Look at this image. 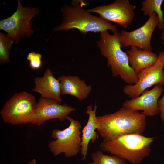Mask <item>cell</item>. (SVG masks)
Segmentation results:
<instances>
[{"mask_svg":"<svg viewBox=\"0 0 164 164\" xmlns=\"http://www.w3.org/2000/svg\"><path fill=\"white\" fill-rule=\"evenodd\" d=\"M97 130L103 141H109L122 135H142L146 126V116L122 107L112 114L97 116Z\"/></svg>","mask_w":164,"mask_h":164,"instance_id":"1","label":"cell"},{"mask_svg":"<svg viewBox=\"0 0 164 164\" xmlns=\"http://www.w3.org/2000/svg\"><path fill=\"white\" fill-rule=\"evenodd\" d=\"M84 1H74L71 5L62 8V22L54 28L53 31L68 30L76 29L82 34H86L89 32H100L110 30L114 33H117L116 26L100 17L92 15L87 10L84 9L85 5Z\"/></svg>","mask_w":164,"mask_h":164,"instance_id":"2","label":"cell"},{"mask_svg":"<svg viewBox=\"0 0 164 164\" xmlns=\"http://www.w3.org/2000/svg\"><path fill=\"white\" fill-rule=\"evenodd\" d=\"M120 35L118 32L111 35L108 31L101 32L96 43L101 55L107 59L113 76H119L125 82L133 85L138 82V77L129 64L127 54L121 49Z\"/></svg>","mask_w":164,"mask_h":164,"instance_id":"3","label":"cell"},{"mask_svg":"<svg viewBox=\"0 0 164 164\" xmlns=\"http://www.w3.org/2000/svg\"><path fill=\"white\" fill-rule=\"evenodd\" d=\"M155 138L138 134L122 135L110 141H103L100 146L103 151L117 155L132 164H139L150 155V145Z\"/></svg>","mask_w":164,"mask_h":164,"instance_id":"4","label":"cell"},{"mask_svg":"<svg viewBox=\"0 0 164 164\" xmlns=\"http://www.w3.org/2000/svg\"><path fill=\"white\" fill-rule=\"evenodd\" d=\"M37 103L35 97L26 91L15 94L0 111L5 122L13 125L33 124Z\"/></svg>","mask_w":164,"mask_h":164,"instance_id":"5","label":"cell"},{"mask_svg":"<svg viewBox=\"0 0 164 164\" xmlns=\"http://www.w3.org/2000/svg\"><path fill=\"white\" fill-rule=\"evenodd\" d=\"M69 126L63 130L54 129L51 137L55 140L50 141L48 146L55 156L62 153L67 158L77 156L80 151L82 125L80 121L68 116Z\"/></svg>","mask_w":164,"mask_h":164,"instance_id":"6","label":"cell"},{"mask_svg":"<svg viewBox=\"0 0 164 164\" xmlns=\"http://www.w3.org/2000/svg\"><path fill=\"white\" fill-rule=\"evenodd\" d=\"M16 11L10 16L0 21V29L5 31L15 43L24 37H30L33 34L31 29V19L39 12L36 8L24 7L18 0Z\"/></svg>","mask_w":164,"mask_h":164,"instance_id":"7","label":"cell"},{"mask_svg":"<svg viewBox=\"0 0 164 164\" xmlns=\"http://www.w3.org/2000/svg\"><path fill=\"white\" fill-rule=\"evenodd\" d=\"M158 56L157 61L153 65L137 74L138 80L135 84L124 86L122 91L125 95L134 98L154 85H164V51L159 52Z\"/></svg>","mask_w":164,"mask_h":164,"instance_id":"8","label":"cell"},{"mask_svg":"<svg viewBox=\"0 0 164 164\" xmlns=\"http://www.w3.org/2000/svg\"><path fill=\"white\" fill-rule=\"evenodd\" d=\"M136 6L128 0H116L107 5L87 9L89 12L98 14L100 17L108 22H114L124 28L131 24L135 16Z\"/></svg>","mask_w":164,"mask_h":164,"instance_id":"9","label":"cell"},{"mask_svg":"<svg viewBox=\"0 0 164 164\" xmlns=\"http://www.w3.org/2000/svg\"><path fill=\"white\" fill-rule=\"evenodd\" d=\"M158 22L157 14L154 12L141 27L130 32L121 30L119 36L121 47L130 46L132 48L152 51L151 38Z\"/></svg>","mask_w":164,"mask_h":164,"instance_id":"10","label":"cell"},{"mask_svg":"<svg viewBox=\"0 0 164 164\" xmlns=\"http://www.w3.org/2000/svg\"><path fill=\"white\" fill-rule=\"evenodd\" d=\"M76 110L75 108L67 105L62 104L53 99L42 97L37 103L33 124L39 126L52 119L63 121Z\"/></svg>","mask_w":164,"mask_h":164,"instance_id":"11","label":"cell"},{"mask_svg":"<svg viewBox=\"0 0 164 164\" xmlns=\"http://www.w3.org/2000/svg\"><path fill=\"white\" fill-rule=\"evenodd\" d=\"M164 91L163 86L156 85L150 90L145 91L139 97L126 100L122 106L141 112L145 116H154L160 113L158 106L159 98Z\"/></svg>","mask_w":164,"mask_h":164,"instance_id":"12","label":"cell"},{"mask_svg":"<svg viewBox=\"0 0 164 164\" xmlns=\"http://www.w3.org/2000/svg\"><path fill=\"white\" fill-rule=\"evenodd\" d=\"M34 81L33 91L39 93L42 97L53 99L61 103L63 102L60 81L53 76L50 69H47L43 77H35Z\"/></svg>","mask_w":164,"mask_h":164,"instance_id":"13","label":"cell"},{"mask_svg":"<svg viewBox=\"0 0 164 164\" xmlns=\"http://www.w3.org/2000/svg\"><path fill=\"white\" fill-rule=\"evenodd\" d=\"M60 85L61 94L73 96L79 101L86 99L90 93L91 87L77 76L62 75L58 78Z\"/></svg>","mask_w":164,"mask_h":164,"instance_id":"14","label":"cell"},{"mask_svg":"<svg viewBox=\"0 0 164 164\" xmlns=\"http://www.w3.org/2000/svg\"><path fill=\"white\" fill-rule=\"evenodd\" d=\"M92 105L91 104L87 107L86 113L88 115V120L81 131L80 152L83 160L86 159L89 142H91L94 143L98 138V135L96 132L97 128L96 115L97 107L95 104L93 109Z\"/></svg>","mask_w":164,"mask_h":164,"instance_id":"15","label":"cell"},{"mask_svg":"<svg viewBox=\"0 0 164 164\" xmlns=\"http://www.w3.org/2000/svg\"><path fill=\"white\" fill-rule=\"evenodd\" d=\"M130 66L138 74L143 70L153 65L158 55L152 51L132 48L126 52Z\"/></svg>","mask_w":164,"mask_h":164,"instance_id":"16","label":"cell"},{"mask_svg":"<svg viewBox=\"0 0 164 164\" xmlns=\"http://www.w3.org/2000/svg\"><path fill=\"white\" fill-rule=\"evenodd\" d=\"M163 0H145L142 3L141 10L145 16L149 17L154 12H155L158 17V28L160 29L164 27V18L161 9Z\"/></svg>","mask_w":164,"mask_h":164,"instance_id":"17","label":"cell"},{"mask_svg":"<svg viewBox=\"0 0 164 164\" xmlns=\"http://www.w3.org/2000/svg\"><path fill=\"white\" fill-rule=\"evenodd\" d=\"M92 161L88 164H127L126 160L117 155H108L98 150L91 154Z\"/></svg>","mask_w":164,"mask_h":164,"instance_id":"18","label":"cell"},{"mask_svg":"<svg viewBox=\"0 0 164 164\" xmlns=\"http://www.w3.org/2000/svg\"><path fill=\"white\" fill-rule=\"evenodd\" d=\"M13 42L7 34L0 33V63L2 64L9 62L10 50Z\"/></svg>","mask_w":164,"mask_h":164,"instance_id":"19","label":"cell"},{"mask_svg":"<svg viewBox=\"0 0 164 164\" xmlns=\"http://www.w3.org/2000/svg\"><path fill=\"white\" fill-rule=\"evenodd\" d=\"M42 56L40 53L34 52L29 53L27 56V59L29 61L30 67L35 70L39 69L42 64Z\"/></svg>","mask_w":164,"mask_h":164,"instance_id":"20","label":"cell"},{"mask_svg":"<svg viewBox=\"0 0 164 164\" xmlns=\"http://www.w3.org/2000/svg\"><path fill=\"white\" fill-rule=\"evenodd\" d=\"M158 106L160 112V118L164 126V93L162 97L158 101Z\"/></svg>","mask_w":164,"mask_h":164,"instance_id":"21","label":"cell"},{"mask_svg":"<svg viewBox=\"0 0 164 164\" xmlns=\"http://www.w3.org/2000/svg\"><path fill=\"white\" fill-rule=\"evenodd\" d=\"M28 164H37L36 160L34 159H32L28 162Z\"/></svg>","mask_w":164,"mask_h":164,"instance_id":"22","label":"cell"},{"mask_svg":"<svg viewBox=\"0 0 164 164\" xmlns=\"http://www.w3.org/2000/svg\"><path fill=\"white\" fill-rule=\"evenodd\" d=\"M160 38L162 41L164 39V27L163 29L162 33L161 35Z\"/></svg>","mask_w":164,"mask_h":164,"instance_id":"23","label":"cell"},{"mask_svg":"<svg viewBox=\"0 0 164 164\" xmlns=\"http://www.w3.org/2000/svg\"><path fill=\"white\" fill-rule=\"evenodd\" d=\"M163 46H164V39L163 40ZM163 71H164V69H163Z\"/></svg>","mask_w":164,"mask_h":164,"instance_id":"24","label":"cell"}]
</instances>
